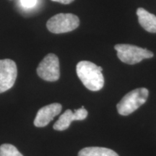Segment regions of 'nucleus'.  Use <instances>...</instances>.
Here are the masks:
<instances>
[{
    "mask_svg": "<svg viewBox=\"0 0 156 156\" xmlns=\"http://www.w3.org/2000/svg\"><path fill=\"white\" fill-rule=\"evenodd\" d=\"M148 95L149 91L145 87L136 88L128 93L117 104L119 114L122 116L131 114L146 102Z\"/></svg>",
    "mask_w": 156,
    "mask_h": 156,
    "instance_id": "obj_2",
    "label": "nucleus"
},
{
    "mask_svg": "<svg viewBox=\"0 0 156 156\" xmlns=\"http://www.w3.org/2000/svg\"><path fill=\"white\" fill-rule=\"evenodd\" d=\"M78 156H119L116 152L106 147H88L82 149Z\"/></svg>",
    "mask_w": 156,
    "mask_h": 156,
    "instance_id": "obj_10",
    "label": "nucleus"
},
{
    "mask_svg": "<svg viewBox=\"0 0 156 156\" xmlns=\"http://www.w3.org/2000/svg\"><path fill=\"white\" fill-rule=\"evenodd\" d=\"M114 48L121 61L128 64H135L145 58H151L153 53L151 51L130 44H116Z\"/></svg>",
    "mask_w": 156,
    "mask_h": 156,
    "instance_id": "obj_3",
    "label": "nucleus"
},
{
    "mask_svg": "<svg viewBox=\"0 0 156 156\" xmlns=\"http://www.w3.org/2000/svg\"><path fill=\"white\" fill-rule=\"evenodd\" d=\"M0 156H23L14 145L3 144L0 146Z\"/></svg>",
    "mask_w": 156,
    "mask_h": 156,
    "instance_id": "obj_11",
    "label": "nucleus"
},
{
    "mask_svg": "<svg viewBox=\"0 0 156 156\" xmlns=\"http://www.w3.org/2000/svg\"><path fill=\"white\" fill-rule=\"evenodd\" d=\"M87 112L83 106L81 108L77 109L75 112L70 109H67L63 114L61 115L54 124V129L57 131H64L69 127L73 121H82L86 119Z\"/></svg>",
    "mask_w": 156,
    "mask_h": 156,
    "instance_id": "obj_8",
    "label": "nucleus"
},
{
    "mask_svg": "<svg viewBox=\"0 0 156 156\" xmlns=\"http://www.w3.org/2000/svg\"><path fill=\"white\" fill-rule=\"evenodd\" d=\"M62 106L60 103H54L48 104L40 108L37 113L34 124L36 127H44L47 126L55 116L62 112Z\"/></svg>",
    "mask_w": 156,
    "mask_h": 156,
    "instance_id": "obj_7",
    "label": "nucleus"
},
{
    "mask_svg": "<svg viewBox=\"0 0 156 156\" xmlns=\"http://www.w3.org/2000/svg\"><path fill=\"white\" fill-rule=\"evenodd\" d=\"M136 15L138 20L141 26L145 30L150 33H156V16L152 13H150L146 9L138 8L136 10Z\"/></svg>",
    "mask_w": 156,
    "mask_h": 156,
    "instance_id": "obj_9",
    "label": "nucleus"
},
{
    "mask_svg": "<svg viewBox=\"0 0 156 156\" xmlns=\"http://www.w3.org/2000/svg\"><path fill=\"white\" fill-rule=\"evenodd\" d=\"M17 76V65L13 60L9 58L0 59V93L13 87Z\"/></svg>",
    "mask_w": 156,
    "mask_h": 156,
    "instance_id": "obj_6",
    "label": "nucleus"
},
{
    "mask_svg": "<svg viewBox=\"0 0 156 156\" xmlns=\"http://www.w3.org/2000/svg\"><path fill=\"white\" fill-rule=\"evenodd\" d=\"M51 1L63 4V5H69V4L73 2L74 0H51Z\"/></svg>",
    "mask_w": 156,
    "mask_h": 156,
    "instance_id": "obj_13",
    "label": "nucleus"
},
{
    "mask_svg": "<svg viewBox=\"0 0 156 156\" xmlns=\"http://www.w3.org/2000/svg\"><path fill=\"white\" fill-rule=\"evenodd\" d=\"M37 74L41 79L48 82H55L59 79V62L57 56L48 54L38 64Z\"/></svg>",
    "mask_w": 156,
    "mask_h": 156,
    "instance_id": "obj_5",
    "label": "nucleus"
},
{
    "mask_svg": "<svg viewBox=\"0 0 156 156\" xmlns=\"http://www.w3.org/2000/svg\"><path fill=\"white\" fill-rule=\"evenodd\" d=\"M79 25L80 20L77 15L71 13H59L48 20L46 27L50 32L59 34L75 30Z\"/></svg>",
    "mask_w": 156,
    "mask_h": 156,
    "instance_id": "obj_4",
    "label": "nucleus"
},
{
    "mask_svg": "<svg viewBox=\"0 0 156 156\" xmlns=\"http://www.w3.org/2000/svg\"><path fill=\"white\" fill-rule=\"evenodd\" d=\"M103 69L93 62L81 61L77 64L76 72L85 87L91 91H98L104 85Z\"/></svg>",
    "mask_w": 156,
    "mask_h": 156,
    "instance_id": "obj_1",
    "label": "nucleus"
},
{
    "mask_svg": "<svg viewBox=\"0 0 156 156\" xmlns=\"http://www.w3.org/2000/svg\"><path fill=\"white\" fill-rule=\"evenodd\" d=\"M38 0H20L21 5L25 8H33L36 6Z\"/></svg>",
    "mask_w": 156,
    "mask_h": 156,
    "instance_id": "obj_12",
    "label": "nucleus"
}]
</instances>
